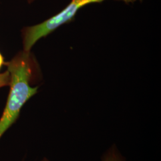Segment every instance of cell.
Returning <instances> with one entry per match:
<instances>
[{
	"label": "cell",
	"instance_id": "cell-1",
	"mask_svg": "<svg viewBox=\"0 0 161 161\" xmlns=\"http://www.w3.org/2000/svg\"><path fill=\"white\" fill-rule=\"evenodd\" d=\"M106 0H71L64 10L41 23L26 26L22 30L23 50L31 52L32 47L41 38L50 34L61 25L72 21L77 12L90 4L100 3ZM126 4L134 3L142 0H119Z\"/></svg>",
	"mask_w": 161,
	"mask_h": 161
},
{
	"label": "cell",
	"instance_id": "cell-2",
	"mask_svg": "<svg viewBox=\"0 0 161 161\" xmlns=\"http://www.w3.org/2000/svg\"><path fill=\"white\" fill-rule=\"evenodd\" d=\"M102 161H124L115 147L110 148L103 156Z\"/></svg>",
	"mask_w": 161,
	"mask_h": 161
},
{
	"label": "cell",
	"instance_id": "cell-3",
	"mask_svg": "<svg viewBox=\"0 0 161 161\" xmlns=\"http://www.w3.org/2000/svg\"><path fill=\"white\" fill-rule=\"evenodd\" d=\"M10 81V74L7 70L0 74V88L4 86H9Z\"/></svg>",
	"mask_w": 161,
	"mask_h": 161
},
{
	"label": "cell",
	"instance_id": "cell-4",
	"mask_svg": "<svg viewBox=\"0 0 161 161\" xmlns=\"http://www.w3.org/2000/svg\"><path fill=\"white\" fill-rule=\"evenodd\" d=\"M5 62H4V58H3V55H2L1 53H0V69H1V67H2L3 65H4Z\"/></svg>",
	"mask_w": 161,
	"mask_h": 161
},
{
	"label": "cell",
	"instance_id": "cell-5",
	"mask_svg": "<svg viewBox=\"0 0 161 161\" xmlns=\"http://www.w3.org/2000/svg\"><path fill=\"white\" fill-rule=\"evenodd\" d=\"M35 1V0H28V2L29 3H33Z\"/></svg>",
	"mask_w": 161,
	"mask_h": 161
},
{
	"label": "cell",
	"instance_id": "cell-6",
	"mask_svg": "<svg viewBox=\"0 0 161 161\" xmlns=\"http://www.w3.org/2000/svg\"><path fill=\"white\" fill-rule=\"evenodd\" d=\"M41 161H49L47 158H43V159Z\"/></svg>",
	"mask_w": 161,
	"mask_h": 161
}]
</instances>
